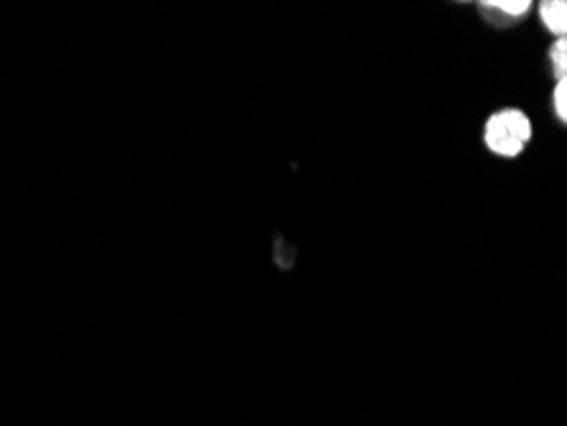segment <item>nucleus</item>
<instances>
[{"mask_svg": "<svg viewBox=\"0 0 567 426\" xmlns=\"http://www.w3.org/2000/svg\"><path fill=\"white\" fill-rule=\"evenodd\" d=\"M542 23L555 33L557 39L567 37V0H545L539 6Z\"/></svg>", "mask_w": 567, "mask_h": 426, "instance_id": "obj_3", "label": "nucleus"}, {"mask_svg": "<svg viewBox=\"0 0 567 426\" xmlns=\"http://www.w3.org/2000/svg\"><path fill=\"white\" fill-rule=\"evenodd\" d=\"M483 141L496 156H519L532 141V121L516 107L498 111L486 121Z\"/></svg>", "mask_w": 567, "mask_h": 426, "instance_id": "obj_1", "label": "nucleus"}, {"mask_svg": "<svg viewBox=\"0 0 567 426\" xmlns=\"http://www.w3.org/2000/svg\"><path fill=\"white\" fill-rule=\"evenodd\" d=\"M529 8H532L529 0H491V3H481L483 15H488V19L494 21L502 19L504 23L527 15Z\"/></svg>", "mask_w": 567, "mask_h": 426, "instance_id": "obj_2", "label": "nucleus"}, {"mask_svg": "<svg viewBox=\"0 0 567 426\" xmlns=\"http://www.w3.org/2000/svg\"><path fill=\"white\" fill-rule=\"evenodd\" d=\"M553 105L555 115L567 125V80H557L555 92H553Z\"/></svg>", "mask_w": 567, "mask_h": 426, "instance_id": "obj_5", "label": "nucleus"}, {"mask_svg": "<svg viewBox=\"0 0 567 426\" xmlns=\"http://www.w3.org/2000/svg\"><path fill=\"white\" fill-rule=\"evenodd\" d=\"M549 64L557 80H567V37H560L549 49Z\"/></svg>", "mask_w": 567, "mask_h": 426, "instance_id": "obj_4", "label": "nucleus"}]
</instances>
